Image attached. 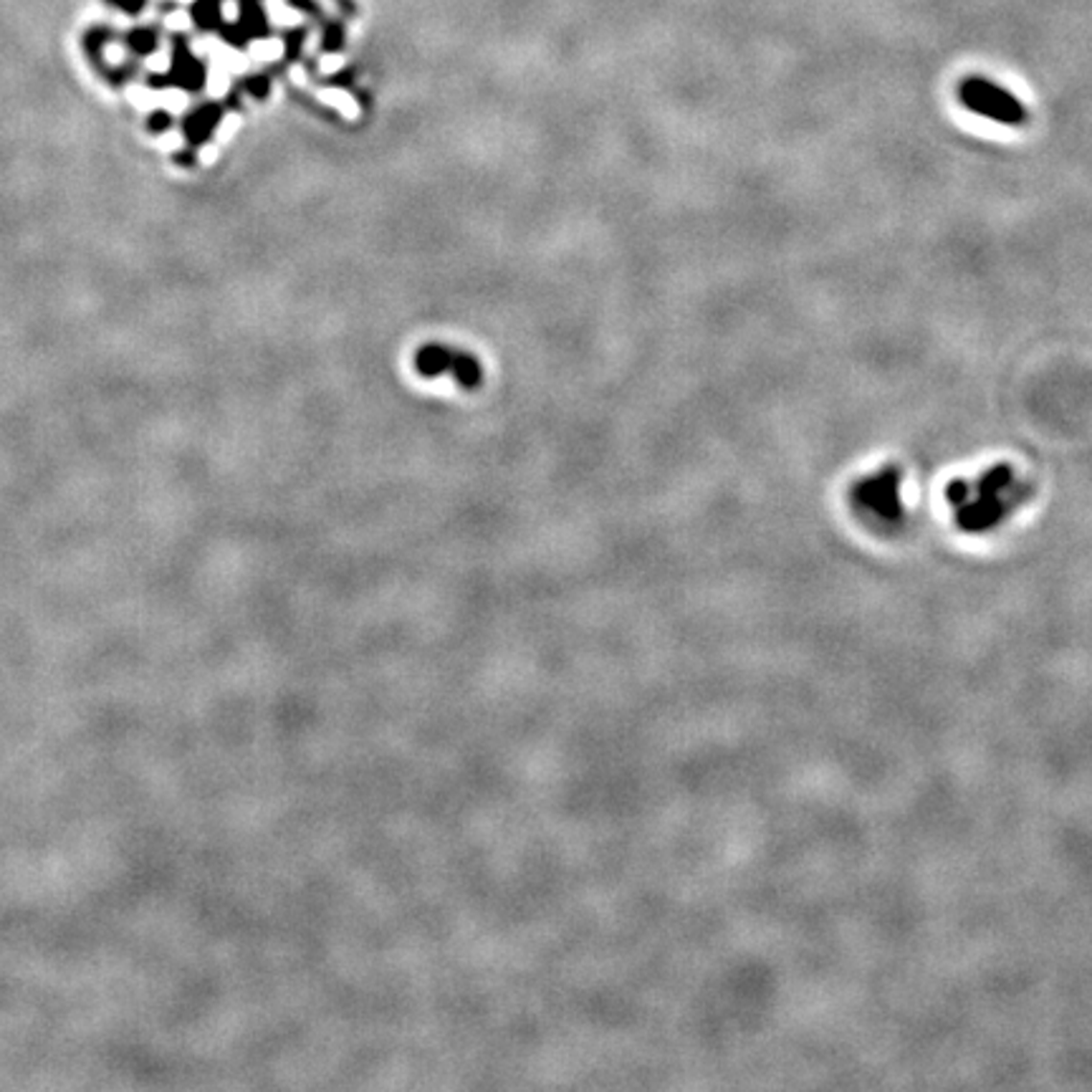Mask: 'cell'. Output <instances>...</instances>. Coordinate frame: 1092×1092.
<instances>
[{
	"label": "cell",
	"instance_id": "6da1fadb",
	"mask_svg": "<svg viewBox=\"0 0 1092 1092\" xmlns=\"http://www.w3.org/2000/svg\"><path fill=\"white\" fill-rule=\"evenodd\" d=\"M1030 496V486L1016 478L1009 463L988 468L979 478H956L946 486L948 504L963 532L982 534L994 529L1007 513Z\"/></svg>",
	"mask_w": 1092,
	"mask_h": 1092
},
{
	"label": "cell",
	"instance_id": "7a4b0ae2",
	"mask_svg": "<svg viewBox=\"0 0 1092 1092\" xmlns=\"http://www.w3.org/2000/svg\"><path fill=\"white\" fill-rule=\"evenodd\" d=\"M956 94H959L963 109H968L976 117L988 119V122H996V125L1024 127L1030 119V111L1014 91L982 77V74H971V77L961 79Z\"/></svg>",
	"mask_w": 1092,
	"mask_h": 1092
},
{
	"label": "cell",
	"instance_id": "3957f363",
	"mask_svg": "<svg viewBox=\"0 0 1092 1092\" xmlns=\"http://www.w3.org/2000/svg\"><path fill=\"white\" fill-rule=\"evenodd\" d=\"M900 486H903V473L898 465H885L878 473L860 478L852 488V504L865 519L875 524H898L903 519Z\"/></svg>",
	"mask_w": 1092,
	"mask_h": 1092
},
{
	"label": "cell",
	"instance_id": "277c9868",
	"mask_svg": "<svg viewBox=\"0 0 1092 1092\" xmlns=\"http://www.w3.org/2000/svg\"><path fill=\"white\" fill-rule=\"evenodd\" d=\"M417 369L422 374H430V377H436V374L445 372V369L448 372H458V380L465 382V385H473L478 380V367L468 354L450 352V349H442V346L422 349L420 357H417Z\"/></svg>",
	"mask_w": 1092,
	"mask_h": 1092
}]
</instances>
